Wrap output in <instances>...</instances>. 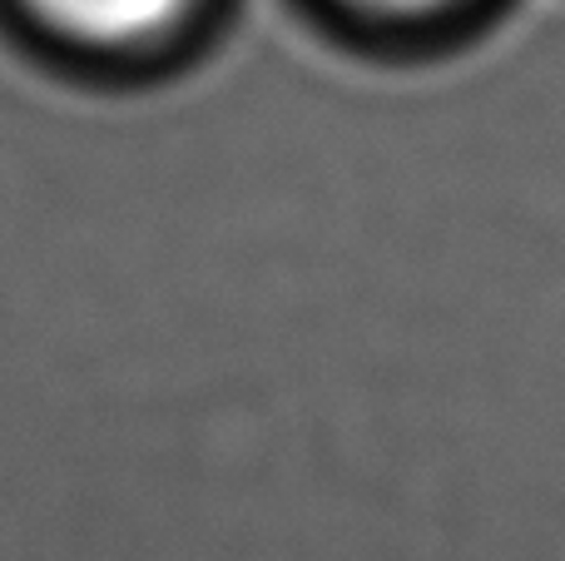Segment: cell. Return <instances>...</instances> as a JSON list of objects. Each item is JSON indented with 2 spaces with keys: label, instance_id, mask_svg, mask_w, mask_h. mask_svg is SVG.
Returning <instances> with one entry per match:
<instances>
[{
  "label": "cell",
  "instance_id": "7a4b0ae2",
  "mask_svg": "<svg viewBox=\"0 0 565 561\" xmlns=\"http://www.w3.org/2000/svg\"><path fill=\"white\" fill-rule=\"evenodd\" d=\"M358 6H372V10H402V15H412V10L447 6V0H358Z\"/></svg>",
  "mask_w": 565,
  "mask_h": 561
},
{
  "label": "cell",
  "instance_id": "6da1fadb",
  "mask_svg": "<svg viewBox=\"0 0 565 561\" xmlns=\"http://www.w3.org/2000/svg\"><path fill=\"white\" fill-rule=\"evenodd\" d=\"M55 30L89 45H135L169 30L189 0H30Z\"/></svg>",
  "mask_w": 565,
  "mask_h": 561
}]
</instances>
